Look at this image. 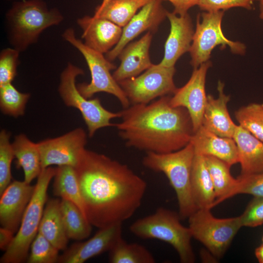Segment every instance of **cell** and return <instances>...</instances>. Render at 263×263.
I'll return each mask as SVG.
<instances>
[{
    "label": "cell",
    "instance_id": "cell-1",
    "mask_svg": "<svg viewBox=\"0 0 263 263\" xmlns=\"http://www.w3.org/2000/svg\"><path fill=\"white\" fill-rule=\"evenodd\" d=\"M75 168L85 215L92 226L123 223L141 206L147 183L127 165L85 149Z\"/></svg>",
    "mask_w": 263,
    "mask_h": 263
},
{
    "label": "cell",
    "instance_id": "cell-2",
    "mask_svg": "<svg viewBox=\"0 0 263 263\" xmlns=\"http://www.w3.org/2000/svg\"><path fill=\"white\" fill-rule=\"evenodd\" d=\"M170 97L132 104L120 111L122 120L114 126L127 147L165 153L190 142L194 131L189 114L185 108L172 106Z\"/></svg>",
    "mask_w": 263,
    "mask_h": 263
},
{
    "label": "cell",
    "instance_id": "cell-3",
    "mask_svg": "<svg viewBox=\"0 0 263 263\" xmlns=\"http://www.w3.org/2000/svg\"><path fill=\"white\" fill-rule=\"evenodd\" d=\"M63 19L59 10L49 9L43 0L16 1L5 15L9 41L14 48L23 52L38 41L43 31Z\"/></svg>",
    "mask_w": 263,
    "mask_h": 263
},
{
    "label": "cell",
    "instance_id": "cell-4",
    "mask_svg": "<svg viewBox=\"0 0 263 263\" xmlns=\"http://www.w3.org/2000/svg\"><path fill=\"white\" fill-rule=\"evenodd\" d=\"M194 156L189 142L178 150L165 153L147 152L142 164L147 169L162 172L174 190L181 218H188L197 208L192 196L191 175Z\"/></svg>",
    "mask_w": 263,
    "mask_h": 263
},
{
    "label": "cell",
    "instance_id": "cell-5",
    "mask_svg": "<svg viewBox=\"0 0 263 263\" xmlns=\"http://www.w3.org/2000/svg\"><path fill=\"white\" fill-rule=\"evenodd\" d=\"M179 214L160 207L149 215L139 218L130 226V231L143 239H157L171 245L177 251L181 262L192 263L195 255L191 244L189 228L180 222Z\"/></svg>",
    "mask_w": 263,
    "mask_h": 263
},
{
    "label": "cell",
    "instance_id": "cell-6",
    "mask_svg": "<svg viewBox=\"0 0 263 263\" xmlns=\"http://www.w3.org/2000/svg\"><path fill=\"white\" fill-rule=\"evenodd\" d=\"M56 168L43 169L38 177L34 192L22 216L17 234L0 259V263H21L26 261L31 244L38 233L47 201V189Z\"/></svg>",
    "mask_w": 263,
    "mask_h": 263
},
{
    "label": "cell",
    "instance_id": "cell-7",
    "mask_svg": "<svg viewBox=\"0 0 263 263\" xmlns=\"http://www.w3.org/2000/svg\"><path fill=\"white\" fill-rule=\"evenodd\" d=\"M62 37L81 53L90 72V82L77 85L81 94L85 98H90L98 93H108L116 97L124 109L129 107L130 106L129 99L111 73V71L116 69V66L103 54L89 48L78 39L73 28L67 29L63 32Z\"/></svg>",
    "mask_w": 263,
    "mask_h": 263
},
{
    "label": "cell",
    "instance_id": "cell-8",
    "mask_svg": "<svg viewBox=\"0 0 263 263\" xmlns=\"http://www.w3.org/2000/svg\"><path fill=\"white\" fill-rule=\"evenodd\" d=\"M84 74L83 70L68 63L60 75L58 92L65 104L78 109L87 127L88 136L92 137L99 129L114 126L111 120L121 117V112L113 113L106 109L100 99L86 98L79 91L76 85L77 76Z\"/></svg>",
    "mask_w": 263,
    "mask_h": 263
},
{
    "label": "cell",
    "instance_id": "cell-9",
    "mask_svg": "<svg viewBox=\"0 0 263 263\" xmlns=\"http://www.w3.org/2000/svg\"><path fill=\"white\" fill-rule=\"evenodd\" d=\"M225 11H204L198 14L196 28L189 52L190 65L196 68L209 61L212 51L217 46H228L235 54L245 53V44L231 40L224 34L222 28Z\"/></svg>",
    "mask_w": 263,
    "mask_h": 263
},
{
    "label": "cell",
    "instance_id": "cell-10",
    "mask_svg": "<svg viewBox=\"0 0 263 263\" xmlns=\"http://www.w3.org/2000/svg\"><path fill=\"white\" fill-rule=\"evenodd\" d=\"M188 218L192 238L203 244L217 258L223 256L242 227L239 216L217 218L209 208L198 209Z\"/></svg>",
    "mask_w": 263,
    "mask_h": 263
},
{
    "label": "cell",
    "instance_id": "cell-11",
    "mask_svg": "<svg viewBox=\"0 0 263 263\" xmlns=\"http://www.w3.org/2000/svg\"><path fill=\"white\" fill-rule=\"evenodd\" d=\"M174 67L160 63L153 64L139 75L118 82L130 104H148L153 99L173 94L177 88L174 82Z\"/></svg>",
    "mask_w": 263,
    "mask_h": 263
},
{
    "label": "cell",
    "instance_id": "cell-12",
    "mask_svg": "<svg viewBox=\"0 0 263 263\" xmlns=\"http://www.w3.org/2000/svg\"><path fill=\"white\" fill-rule=\"evenodd\" d=\"M86 143L87 134L81 128L37 143L42 169L52 165L70 166L75 168L86 149Z\"/></svg>",
    "mask_w": 263,
    "mask_h": 263
},
{
    "label": "cell",
    "instance_id": "cell-13",
    "mask_svg": "<svg viewBox=\"0 0 263 263\" xmlns=\"http://www.w3.org/2000/svg\"><path fill=\"white\" fill-rule=\"evenodd\" d=\"M211 65L209 60L194 68L188 81L182 87L177 88L173 95L170 97L172 106L183 107L187 110L194 132L202 125L207 100L205 89L206 76Z\"/></svg>",
    "mask_w": 263,
    "mask_h": 263
},
{
    "label": "cell",
    "instance_id": "cell-14",
    "mask_svg": "<svg viewBox=\"0 0 263 263\" xmlns=\"http://www.w3.org/2000/svg\"><path fill=\"white\" fill-rule=\"evenodd\" d=\"M162 0H150L142 7L122 29L118 43L106 54V57L112 61L124 47L134 38L145 31L155 32L167 17L168 11L162 5Z\"/></svg>",
    "mask_w": 263,
    "mask_h": 263
},
{
    "label": "cell",
    "instance_id": "cell-15",
    "mask_svg": "<svg viewBox=\"0 0 263 263\" xmlns=\"http://www.w3.org/2000/svg\"><path fill=\"white\" fill-rule=\"evenodd\" d=\"M122 223L114 224L99 230L88 240L72 244L59 256L57 263H83L110 251L121 239Z\"/></svg>",
    "mask_w": 263,
    "mask_h": 263
},
{
    "label": "cell",
    "instance_id": "cell-16",
    "mask_svg": "<svg viewBox=\"0 0 263 263\" xmlns=\"http://www.w3.org/2000/svg\"><path fill=\"white\" fill-rule=\"evenodd\" d=\"M35 186L14 181L0 195V223L14 234L20 226L22 216L34 192Z\"/></svg>",
    "mask_w": 263,
    "mask_h": 263
},
{
    "label": "cell",
    "instance_id": "cell-17",
    "mask_svg": "<svg viewBox=\"0 0 263 263\" xmlns=\"http://www.w3.org/2000/svg\"><path fill=\"white\" fill-rule=\"evenodd\" d=\"M170 29L164 46V57L160 62L167 67H174L178 59L189 52L194 33L192 19L188 13L178 15L167 12Z\"/></svg>",
    "mask_w": 263,
    "mask_h": 263
},
{
    "label": "cell",
    "instance_id": "cell-18",
    "mask_svg": "<svg viewBox=\"0 0 263 263\" xmlns=\"http://www.w3.org/2000/svg\"><path fill=\"white\" fill-rule=\"evenodd\" d=\"M77 23L83 31L84 44L103 54L118 43L122 33V27L106 19L94 16L79 18Z\"/></svg>",
    "mask_w": 263,
    "mask_h": 263
},
{
    "label": "cell",
    "instance_id": "cell-19",
    "mask_svg": "<svg viewBox=\"0 0 263 263\" xmlns=\"http://www.w3.org/2000/svg\"><path fill=\"white\" fill-rule=\"evenodd\" d=\"M152 38L151 33L148 32L139 40L128 44L122 50L118 56L120 64L113 74L118 83L139 75L152 65L149 54Z\"/></svg>",
    "mask_w": 263,
    "mask_h": 263
},
{
    "label": "cell",
    "instance_id": "cell-20",
    "mask_svg": "<svg viewBox=\"0 0 263 263\" xmlns=\"http://www.w3.org/2000/svg\"><path fill=\"white\" fill-rule=\"evenodd\" d=\"M224 84L218 81V97L207 95L202 125L206 129L222 137L233 138L237 126L228 113L227 104L230 96L224 92Z\"/></svg>",
    "mask_w": 263,
    "mask_h": 263
},
{
    "label": "cell",
    "instance_id": "cell-21",
    "mask_svg": "<svg viewBox=\"0 0 263 263\" xmlns=\"http://www.w3.org/2000/svg\"><path fill=\"white\" fill-rule=\"evenodd\" d=\"M190 142L196 154L216 157L230 166L238 163L237 148L233 138L220 136L201 125Z\"/></svg>",
    "mask_w": 263,
    "mask_h": 263
},
{
    "label": "cell",
    "instance_id": "cell-22",
    "mask_svg": "<svg viewBox=\"0 0 263 263\" xmlns=\"http://www.w3.org/2000/svg\"><path fill=\"white\" fill-rule=\"evenodd\" d=\"M233 138L238 150L241 175L263 172V142L239 125Z\"/></svg>",
    "mask_w": 263,
    "mask_h": 263
},
{
    "label": "cell",
    "instance_id": "cell-23",
    "mask_svg": "<svg viewBox=\"0 0 263 263\" xmlns=\"http://www.w3.org/2000/svg\"><path fill=\"white\" fill-rule=\"evenodd\" d=\"M191 183L192 196L197 209L212 208L216 195L204 156L194 153Z\"/></svg>",
    "mask_w": 263,
    "mask_h": 263
},
{
    "label": "cell",
    "instance_id": "cell-24",
    "mask_svg": "<svg viewBox=\"0 0 263 263\" xmlns=\"http://www.w3.org/2000/svg\"><path fill=\"white\" fill-rule=\"evenodd\" d=\"M60 200L47 201L39 224L38 232L41 233L59 250H65L69 238L62 220Z\"/></svg>",
    "mask_w": 263,
    "mask_h": 263
},
{
    "label": "cell",
    "instance_id": "cell-25",
    "mask_svg": "<svg viewBox=\"0 0 263 263\" xmlns=\"http://www.w3.org/2000/svg\"><path fill=\"white\" fill-rule=\"evenodd\" d=\"M12 145L17 159L16 166L22 169L24 181L30 184L42 170L37 143L33 142L26 135L21 133L15 136Z\"/></svg>",
    "mask_w": 263,
    "mask_h": 263
},
{
    "label": "cell",
    "instance_id": "cell-26",
    "mask_svg": "<svg viewBox=\"0 0 263 263\" xmlns=\"http://www.w3.org/2000/svg\"><path fill=\"white\" fill-rule=\"evenodd\" d=\"M204 157L216 195L214 207L229 198L239 180L232 176L230 171L231 166L224 161L211 156H205Z\"/></svg>",
    "mask_w": 263,
    "mask_h": 263
},
{
    "label": "cell",
    "instance_id": "cell-27",
    "mask_svg": "<svg viewBox=\"0 0 263 263\" xmlns=\"http://www.w3.org/2000/svg\"><path fill=\"white\" fill-rule=\"evenodd\" d=\"M150 0H110L97 6L94 16L106 19L124 27Z\"/></svg>",
    "mask_w": 263,
    "mask_h": 263
},
{
    "label": "cell",
    "instance_id": "cell-28",
    "mask_svg": "<svg viewBox=\"0 0 263 263\" xmlns=\"http://www.w3.org/2000/svg\"><path fill=\"white\" fill-rule=\"evenodd\" d=\"M54 178V194L75 204L86 217L75 168L70 166H58Z\"/></svg>",
    "mask_w": 263,
    "mask_h": 263
},
{
    "label": "cell",
    "instance_id": "cell-29",
    "mask_svg": "<svg viewBox=\"0 0 263 263\" xmlns=\"http://www.w3.org/2000/svg\"><path fill=\"white\" fill-rule=\"evenodd\" d=\"M60 207L68 238L81 241L89 237L92 225L79 207L73 203L63 199L60 200Z\"/></svg>",
    "mask_w": 263,
    "mask_h": 263
},
{
    "label": "cell",
    "instance_id": "cell-30",
    "mask_svg": "<svg viewBox=\"0 0 263 263\" xmlns=\"http://www.w3.org/2000/svg\"><path fill=\"white\" fill-rule=\"evenodd\" d=\"M111 263H154L151 253L144 246L137 243H128L123 238L109 251Z\"/></svg>",
    "mask_w": 263,
    "mask_h": 263
},
{
    "label": "cell",
    "instance_id": "cell-31",
    "mask_svg": "<svg viewBox=\"0 0 263 263\" xmlns=\"http://www.w3.org/2000/svg\"><path fill=\"white\" fill-rule=\"evenodd\" d=\"M239 125L263 142V104L251 103L235 113Z\"/></svg>",
    "mask_w": 263,
    "mask_h": 263
},
{
    "label": "cell",
    "instance_id": "cell-32",
    "mask_svg": "<svg viewBox=\"0 0 263 263\" xmlns=\"http://www.w3.org/2000/svg\"><path fill=\"white\" fill-rule=\"evenodd\" d=\"M30 94L19 91L12 83L0 86V108L7 115L17 117L23 115Z\"/></svg>",
    "mask_w": 263,
    "mask_h": 263
},
{
    "label": "cell",
    "instance_id": "cell-33",
    "mask_svg": "<svg viewBox=\"0 0 263 263\" xmlns=\"http://www.w3.org/2000/svg\"><path fill=\"white\" fill-rule=\"evenodd\" d=\"M28 263H57L59 250L41 233L38 232L30 246Z\"/></svg>",
    "mask_w": 263,
    "mask_h": 263
},
{
    "label": "cell",
    "instance_id": "cell-34",
    "mask_svg": "<svg viewBox=\"0 0 263 263\" xmlns=\"http://www.w3.org/2000/svg\"><path fill=\"white\" fill-rule=\"evenodd\" d=\"M10 134L5 130L0 132V195L11 183V163L15 157Z\"/></svg>",
    "mask_w": 263,
    "mask_h": 263
},
{
    "label": "cell",
    "instance_id": "cell-35",
    "mask_svg": "<svg viewBox=\"0 0 263 263\" xmlns=\"http://www.w3.org/2000/svg\"><path fill=\"white\" fill-rule=\"evenodd\" d=\"M20 52L13 48L3 49L0 53V86L12 83L17 75Z\"/></svg>",
    "mask_w": 263,
    "mask_h": 263
},
{
    "label": "cell",
    "instance_id": "cell-36",
    "mask_svg": "<svg viewBox=\"0 0 263 263\" xmlns=\"http://www.w3.org/2000/svg\"><path fill=\"white\" fill-rule=\"evenodd\" d=\"M237 178L238 184L231 193L229 198L239 194L263 197V172L249 175H240Z\"/></svg>",
    "mask_w": 263,
    "mask_h": 263
},
{
    "label": "cell",
    "instance_id": "cell-37",
    "mask_svg": "<svg viewBox=\"0 0 263 263\" xmlns=\"http://www.w3.org/2000/svg\"><path fill=\"white\" fill-rule=\"evenodd\" d=\"M239 217L242 226L253 227L263 225V197H254Z\"/></svg>",
    "mask_w": 263,
    "mask_h": 263
},
{
    "label": "cell",
    "instance_id": "cell-38",
    "mask_svg": "<svg viewBox=\"0 0 263 263\" xmlns=\"http://www.w3.org/2000/svg\"><path fill=\"white\" fill-rule=\"evenodd\" d=\"M255 0H199L198 6L204 11H225L234 7L251 10Z\"/></svg>",
    "mask_w": 263,
    "mask_h": 263
},
{
    "label": "cell",
    "instance_id": "cell-39",
    "mask_svg": "<svg viewBox=\"0 0 263 263\" xmlns=\"http://www.w3.org/2000/svg\"><path fill=\"white\" fill-rule=\"evenodd\" d=\"M169 1L174 7L173 12L178 15H184L195 5H198L199 0H166Z\"/></svg>",
    "mask_w": 263,
    "mask_h": 263
},
{
    "label": "cell",
    "instance_id": "cell-40",
    "mask_svg": "<svg viewBox=\"0 0 263 263\" xmlns=\"http://www.w3.org/2000/svg\"><path fill=\"white\" fill-rule=\"evenodd\" d=\"M14 233L10 230L0 227V249L6 251L11 244L14 238Z\"/></svg>",
    "mask_w": 263,
    "mask_h": 263
},
{
    "label": "cell",
    "instance_id": "cell-41",
    "mask_svg": "<svg viewBox=\"0 0 263 263\" xmlns=\"http://www.w3.org/2000/svg\"><path fill=\"white\" fill-rule=\"evenodd\" d=\"M255 255L259 262L263 263V244L256 248Z\"/></svg>",
    "mask_w": 263,
    "mask_h": 263
},
{
    "label": "cell",
    "instance_id": "cell-42",
    "mask_svg": "<svg viewBox=\"0 0 263 263\" xmlns=\"http://www.w3.org/2000/svg\"><path fill=\"white\" fill-rule=\"evenodd\" d=\"M259 1V17L263 20V0H260Z\"/></svg>",
    "mask_w": 263,
    "mask_h": 263
},
{
    "label": "cell",
    "instance_id": "cell-43",
    "mask_svg": "<svg viewBox=\"0 0 263 263\" xmlns=\"http://www.w3.org/2000/svg\"><path fill=\"white\" fill-rule=\"evenodd\" d=\"M109 0H102V2L100 4H104L107 3Z\"/></svg>",
    "mask_w": 263,
    "mask_h": 263
},
{
    "label": "cell",
    "instance_id": "cell-44",
    "mask_svg": "<svg viewBox=\"0 0 263 263\" xmlns=\"http://www.w3.org/2000/svg\"><path fill=\"white\" fill-rule=\"evenodd\" d=\"M262 241H263V237H262Z\"/></svg>",
    "mask_w": 263,
    "mask_h": 263
},
{
    "label": "cell",
    "instance_id": "cell-45",
    "mask_svg": "<svg viewBox=\"0 0 263 263\" xmlns=\"http://www.w3.org/2000/svg\"><path fill=\"white\" fill-rule=\"evenodd\" d=\"M255 0L259 1V0Z\"/></svg>",
    "mask_w": 263,
    "mask_h": 263
}]
</instances>
